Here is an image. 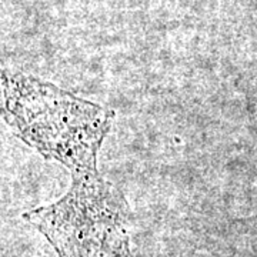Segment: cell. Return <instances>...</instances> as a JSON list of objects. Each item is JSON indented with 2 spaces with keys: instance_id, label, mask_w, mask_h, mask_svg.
<instances>
[{
  "instance_id": "1",
  "label": "cell",
  "mask_w": 257,
  "mask_h": 257,
  "mask_svg": "<svg viewBox=\"0 0 257 257\" xmlns=\"http://www.w3.org/2000/svg\"><path fill=\"white\" fill-rule=\"evenodd\" d=\"M3 116L19 139L72 173L97 172L111 111L23 74H3Z\"/></svg>"
},
{
  "instance_id": "2",
  "label": "cell",
  "mask_w": 257,
  "mask_h": 257,
  "mask_svg": "<svg viewBox=\"0 0 257 257\" xmlns=\"http://www.w3.org/2000/svg\"><path fill=\"white\" fill-rule=\"evenodd\" d=\"M67 194L25 219L53 244L59 257H132L128 207L121 193L97 172L72 173Z\"/></svg>"
}]
</instances>
